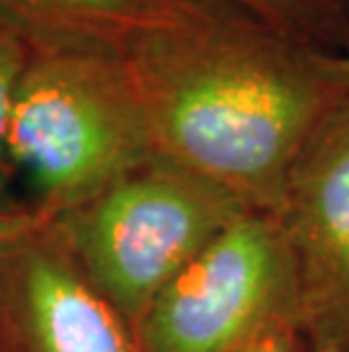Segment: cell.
Masks as SVG:
<instances>
[{"mask_svg": "<svg viewBox=\"0 0 349 352\" xmlns=\"http://www.w3.org/2000/svg\"><path fill=\"white\" fill-rule=\"evenodd\" d=\"M125 57L152 155L277 216L295 162L349 98L345 57L218 3Z\"/></svg>", "mask_w": 349, "mask_h": 352, "instance_id": "1", "label": "cell"}, {"mask_svg": "<svg viewBox=\"0 0 349 352\" xmlns=\"http://www.w3.org/2000/svg\"><path fill=\"white\" fill-rule=\"evenodd\" d=\"M7 155L43 198L69 209L150 160L143 100L125 50L43 46L21 76Z\"/></svg>", "mask_w": 349, "mask_h": 352, "instance_id": "2", "label": "cell"}, {"mask_svg": "<svg viewBox=\"0 0 349 352\" xmlns=\"http://www.w3.org/2000/svg\"><path fill=\"white\" fill-rule=\"evenodd\" d=\"M248 205L150 157L69 214L77 268L134 329L147 307Z\"/></svg>", "mask_w": 349, "mask_h": 352, "instance_id": "3", "label": "cell"}, {"mask_svg": "<svg viewBox=\"0 0 349 352\" xmlns=\"http://www.w3.org/2000/svg\"><path fill=\"white\" fill-rule=\"evenodd\" d=\"M302 332L295 254L279 216L248 209L213 236L134 327L141 352H241Z\"/></svg>", "mask_w": 349, "mask_h": 352, "instance_id": "4", "label": "cell"}, {"mask_svg": "<svg viewBox=\"0 0 349 352\" xmlns=\"http://www.w3.org/2000/svg\"><path fill=\"white\" fill-rule=\"evenodd\" d=\"M279 221L300 275L302 332L349 348V98L295 162Z\"/></svg>", "mask_w": 349, "mask_h": 352, "instance_id": "5", "label": "cell"}, {"mask_svg": "<svg viewBox=\"0 0 349 352\" xmlns=\"http://www.w3.org/2000/svg\"><path fill=\"white\" fill-rule=\"evenodd\" d=\"M16 298L32 352H141L128 320L77 266L55 252L25 254Z\"/></svg>", "mask_w": 349, "mask_h": 352, "instance_id": "6", "label": "cell"}, {"mask_svg": "<svg viewBox=\"0 0 349 352\" xmlns=\"http://www.w3.org/2000/svg\"><path fill=\"white\" fill-rule=\"evenodd\" d=\"M209 0H0V25L32 32L43 46L93 43L125 50L139 36L173 28Z\"/></svg>", "mask_w": 349, "mask_h": 352, "instance_id": "7", "label": "cell"}, {"mask_svg": "<svg viewBox=\"0 0 349 352\" xmlns=\"http://www.w3.org/2000/svg\"><path fill=\"white\" fill-rule=\"evenodd\" d=\"M254 16L272 28L306 39L317 46L336 28L338 0H209Z\"/></svg>", "mask_w": 349, "mask_h": 352, "instance_id": "8", "label": "cell"}, {"mask_svg": "<svg viewBox=\"0 0 349 352\" xmlns=\"http://www.w3.org/2000/svg\"><path fill=\"white\" fill-rule=\"evenodd\" d=\"M25 66L27 62L23 59L19 34L0 25V179H3L5 162L10 160V155H7V139H10L12 109Z\"/></svg>", "mask_w": 349, "mask_h": 352, "instance_id": "9", "label": "cell"}, {"mask_svg": "<svg viewBox=\"0 0 349 352\" xmlns=\"http://www.w3.org/2000/svg\"><path fill=\"white\" fill-rule=\"evenodd\" d=\"M297 332H279L272 336H265L254 346L245 348L241 352H297V343H295Z\"/></svg>", "mask_w": 349, "mask_h": 352, "instance_id": "10", "label": "cell"}, {"mask_svg": "<svg viewBox=\"0 0 349 352\" xmlns=\"http://www.w3.org/2000/svg\"><path fill=\"white\" fill-rule=\"evenodd\" d=\"M313 352H349V348L336 346V343H313Z\"/></svg>", "mask_w": 349, "mask_h": 352, "instance_id": "11", "label": "cell"}, {"mask_svg": "<svg viewBox=\"0 0 349 352\" xmlns=\"http://www.w3.org/2000/svg\"><path fill=\"white\" fill-rule=\"evenodd\" d=\"M345 66H347V73H349V55L345 57Z\"/></svg>", "mask_w": 349, "mask_h": 352, "instance_id": "12", "label": "cell"}]
</instances>
